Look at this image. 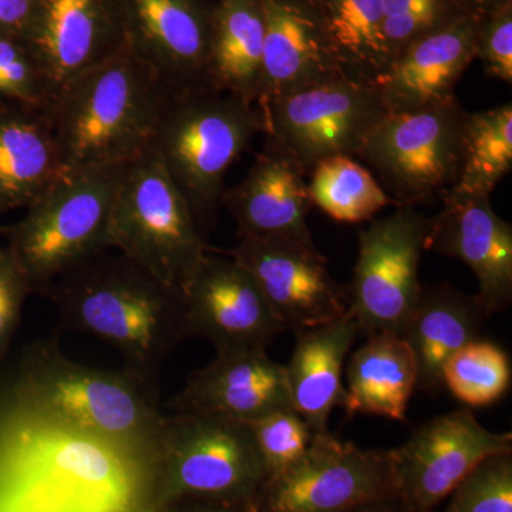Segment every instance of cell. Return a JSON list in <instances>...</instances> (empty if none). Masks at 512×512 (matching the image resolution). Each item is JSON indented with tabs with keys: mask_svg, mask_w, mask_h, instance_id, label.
Instances as JSON below:
<instances>
[{
	"mask_svg": "<svg viewBox=\"0 0 512 512\" xmlns=\"http://www.w3.org/2000/svg\"><path fill=\"white\" fill-rule=\"evenodd\" d=\"M215 0H121L126 43L173 96L211 89Z\"/></svg>",
	"mask_w": 512,
	"mask_h": 512,
	"instance_id": "14",
	"label": "cell"
},
{
	"mask_svg": "<svg viewBox=\"0 0 512 512\" xmlns=\"http://www.w3.org/2000/svg\"><path fill=\"white\" fill-rule=\"evenodd\" d=\"M458 2L470 15L483 18L487 13L493 12L494 9L500 8L512 0H458Z\"/></svg>",
	"mask_w": 512,
	"mask_h": 512,
	"instance_id": "39",
	"label": "cell"
},
{
	"mask_svg": "<svg viewBox=\"0 0 512 512\" xmlns=\"http://www.w3.org/2000/svg\"><path fill=\"white\" fill-rule=\"evenodd\" d=\"M340 72L377 86L387 70L382 36V0H311Z\"/></svg>",
	"mask_w": 512,
	"mask_h": 512,
	"instance_id": "27",
	"label": "cell"
},
{
	"mask_svg": "<svg viewBox=\"0 0 512 512\" xmlns=\"http://www.w3.org/2000/svg\"><path fill=\"white\" fill-rule=\"evenodd\" d=\"M127 164L64 175L25 217L0 229L33 295L46 296L57 279L111 249V215Z\"/></svg>",
	"mask_w": 512,
	"mask_h": 512,
	"instance_id": "4",
	"label": "cell"
},
{
	"mask_svg": "<svg viewBox=\"0 0 512 512\" xmlns=\"http://www.w3.org/2000/svg\"><path fill=\"white\" fill-rule=\"evenodd\" d=\"M204 507L194 512H262L258 501L255 500H211L202 498Z\"/></svg>",
	"mask_w": 512,
	"mask_h": 512,
	"instance_id": "38",
	"label": "cell"
},
{
	"mask_svg": "<svg viewBox=\"0 0 512 512\" xmlns=\"http://www.w3.org/2000/svg\"><path fill=\"white\" fill-rule=\"evenodd\" d=\"M151 457L171 500H255L265 480L248 424L214 414H164Z\"/></svg>",
	"mask_w": 512,
	"mask_h": 512,
	"instance_id": "8",
	"label": "cell"
},
{
	"mask_svg": "<svg viewBox=\"0 0 512 512\" xmlns=\"http://www.w3.org/2000/svg\"><path fill=\"white\" fill-rule=\"evenodd\" d=\"M264 16V74L258 107L309 87L346 79L311 0H259Z\"/></svg>",
	"mask_w": 512,
	"mask_h": 512,
	"instance_id": "18",
	"label": "cell"
},
{
	"mask_svg": "<svg viewBox=\"0 0 512 512\" xmlns=\"http://www.w3.org/2000/svg\"><path fill=\"white\" fill-rule=\"evenodd\" d=\"M353 512H406L402 505L397 503L396 500L379 501V503H373L365 505V507L357 508Z\"/></svg>",
	"mask_w": 512,
	"mask_h": 512,
	"instance_id": "40",
	"label": "cell"
},
{
	"mask_svg": "<svg viewBox=\"0 0 512 512\" xmlns=\"http://www.w3.org/2000/svg\"><path fill=\"white\" fill-rule=\"evenodd\" d=\"M46 298L63 328L109 343L123 369L154 389L165 360L190 339L184 296L121 254L94 256L57 279Z\"/></svg>",
	"mask_w": 512,
	"mask_h": 512,
	"instance_id": "2",
	"label": "cell"
},
{
	"mask_svg": "<svg viewBox=\"0 0 512 512\" xmlns=\"http://www.w3.org/2000/svg\"><path fill=\"white\" fill-rule=\"evenodd\" d=\"M171 96L127 43L64 84L49 107L64 173L147 153Z\"/></svg>",
	"mask_w": 512,
	"mask_h": 512,
	"instance_id": "3",
	"label": "cell"
},
{
	"mask_svg": "<svg viewBox=\"0 0 512 512\" xmlns=\"http://www.w3.org/2000/svg\"><path fill=\"white\" fill-rule=\"evenodd\" d=\"M477 16L421 37L390 63L376 89L387 113L424 109L453 99L456 86L476 60Z\"/></svg>",
	"mask_w": 512,
	"mask_h": 512,
	"instance_id": "21",
	"label": "cell"
},
{
	"mask_svg": "<svg viewBox=\"0 0 512 512\" xmlns=\"http://www.w3.org/2000/svg\"><path fill=\"white\" fill-rule=\"evenodd\" d=\"M464 16L473 15L458 0H382V36L387 69L416 40Z\"/></svg>",
	"mask_w": 512,
	"mask_h": 512,
	"instance_id": "31",
	"label": "cell"
},
{
	"mask_svg": "<svg viewBox=\"0 0 512 512\" xmlns=\"http://www.w3.org/2000/svg\"><path fill=\"white\" fill-rule=\"evenodd\" d=\"M443 512H512V453L481 461L448 495Z\"/></svg>",
	"mask_w": 512,
	"mask_h": 512,
	"instance_id": "34",
	"label": "cell"
},
{
	"mask_svg": "<svg viewBox=\"0 0 512 512\" xmlns=\"http://www.w3.org/2000/svg\"><path fill=\"white\" fill-rule=\"evenodd\" d=\"M15 402L37 429L96 441L128 460L153 454L164 417L157 389L124 369L74 362L57 336L36 340L23 352Z\"/></svg>",
	"mask_w": 512,
	"mask_h": 512,
	"instance_id": "1",
	"label": "cell"
},
{
	"mask_svg": "<svg viewBox=\"0 0 512 512\" xmlns=\"http://www.w3.org/2000/svg\"><path fill=\"white\" fill-rule=\"evenodd\" d=\"M184 302L190 339H207L217 353L266 352L285 330L254 279L231 256L208 252Z\"/></svg>",
	"mask_w": 512,
	"mask_h": 512,
	"instance_id": "15",
	"label": "cell"
},
{
	"mask_svg": "<svg viewBox=\"0 0 512 512\" xmlns=\"http://www.w3.org/2000/svg\"><path fill=\"white\" fill-rule=\"evenodd\" d=\"M222 205L238 225V237L275 238L316 247L308 225L309 198L305 174L265 141L247 177L225 191Z\"/></svg>",
	"mask_w": 512,
	"mask_h": 512,
	"instance_id": "20",
	"label": "cell"
},
{
	"mask_svg": "<svg viewBox=\"0 0 512 512\" xmlns=\"http://www.w3.org/2000/svg\"><path fill=\"white\" fill-rule=\"evenodd\" d=\"M264 131L258 107L232 94L202 89L171 96L151 150L183 194L198 228L215 220L229 167Z\"/></svg>",
	"mask_w": 512,
	"mask_h": 512,
	"instance_id": "5",
	"label": "cell"
},
{
	"mask_svg": "<svg viewBox=\"0 0 512 512\" xmlns=\"http://www.w3.org/2000/svg\"><path fill=\"white\" fill-rule=\"evenodd\" d=\"M25 40L56 97L64 84L126 45L121 0H40Z\"/></svg>",
	"mask_w": 512,
	"mask_h": 512,
	"instance_id": "17",
	"label": "cell"
},
{
	"mask_svg": "<svg viewBox=\"0 0 512 512\" xmlns=\"http://www.w3.org/2000/svg\"><path fill=\"white\" fill-rule=\"evenodd\" d=\"M59 512H93V511L84 510V508H79V507H64V508H60Z\"/></svg>",
	"mask_w": 512,
	"mask_h": 512,
	"instance_id": "41",
	"label": "cell"
},
{
	"mask_svg": "<svg viewBox=\"0 0 512 512\" xmlns=\"http://www.w3.org/2000/svg\"><path fill=\"white\" fill-rule=\"evenodd\" d=\"M39 2L40 0H0V33L25 39Z\"/></svg>",
	"mask_w": 512,
	"mask_h": 512,
	"instance_id": "37",
	"label": "cell"
},
{
	"mask_svg": "<svg viewBox=\"0 0 512 512\" xmlns=\"http://www.w3.org/2000/svg\"><path fill=\"white\" fill-rule=\"evenodd\" d=\"M430 222L414 207H396L359 232V255L348 291L349 313L359 332L402 335L423 288L419 269Z\"/></svg>",
	"mask_w": 512,
	"mask_h": 512,
	"instance_id": "10",
	"label": "cell"
},
{
	"mask_svg": "<svg viewBox=\"0 0 512 512\" xmlns=\"http://www.w3.org/2000/svg\"><path fill=\"white\" fill-rule=\"evenodd\" d=\"M53 99L52 84L26 40L0 33V104L49 109Z\"/></svg>",
	"mask_w": 512,
	"mask_h": 512,
	"instance_id": "33",
	"label": "cell"
},
{
	"mask_svg": "<svg viewBox=\"0 0 512 512\" xmlns=\"http://www.w3.org/2000/svg\"><path fill=\"white\" fill-rule=\"evenodd\" d=\"M466 113L457 96L424 109L387 113L355 158L375 171L399 207L443 198L460 177Z\"/></svg>",
	"mask_w": 512,
	"mask_h": 512,
	"instance_id": "7",
	"label": "cell"
},
{
	"mask_svg": "<svg viewBox=\"0 0 512 512\" xmlns=\"http://www.w3.org/2000/svg\"><path fill=\"white\" fill-rule=\"evenodd\" d=\"M359 328L350 313L326 325L296 332L291 359L285 366L292 409L313 433L328 431L330 414L342 406L346 356Z\"/></svg>",
	"mask_w": 512,
	"mask_h": 512,
	"instance_id": "24",
	"label": "cell"
},
{
	"mask_svg": "<svg viewBox=\"0 0 512 512\" xmlns=\"http://www.w3.org/2000/svg\"><path fill=\"white\" fill-rule=\"evenodd\" d=\"M30 295L32 289L15 259L5 245H0V360L8 353Z\"/></svg>",
	"mask_w": 512,
	"mask_h": 512,
	"instance_id": "36",
	"label": "cell"
},
{
	"mask_svg": "<svg viewBox=\"0 0 512 512\" xmlns=\"http://www.w3.org/2000/svg\"><path fill=\"white\" fill-rule=\"evenodd\" d=\"M229 256L251 275L285 330L316 328L349 312L346 289L316 247L275 238L238 237Z\"/></svg>",
	"mask_w": 512,
	"mask_h": 512,
	"instance_id": "13",
	"label": "cell"
},
{
	"mask_svg": "<svg viewBox=\"0 0 512 512\" xmlns=\"http://www.w3.org/2000/svg\"><path fill=\"white\" fill-rule=\"evenodd\" d=\"M386 114L375 86L336 79L279 97L262 116L265 141L308 175L325 158H355Z\"/></svg>",
	"mask_w": 512,
	"mask_h": 512,
	"instance_id": "9",
	"label": "cell"
},
{
	"mask_svg": "<svg viewBox=\"0 0 512 512\" xmlns=\"http://www.w3.org/2000/svg\"><path fill=\"white\" fill-rule=\"evenodd\" d=\"M396 500L390 450H365L329 431L313 434L302 458L266 478L259 490L262 512H353Z\"/></svg>",
	"mask_w": 512,
	"mask_h": 512,
	"instance_id": "11",
	"label": "cell"
},
{
	"mask_svg": "<svg viewBox=\"0 0 512 512\" xmlns=\"http://www.w3.org/2000/svg\"><path fill=\"white\" fill-rule=\"evenodd\" d=\"M503 453H512V434L488 430L470 409L434 417L390 450L396 501L433 512L481 461Z\"/></svg>",
	"mask_w": 512,
	"mask_h": 512,
	"instance_id": "12",
	"label": "cell"
},
{
	"mask_svg": "<svg viewBox=\"0 0 512 512\" xmlns=\"http://www.w3.org/2000/svg\"><path fill=\"white\" fill-rule=\"evenodd\" d=\"M487 318L477 296L447 284L423 285L402 332L416 360L417 389L431 394L444 389V366L458 350L480 339Z\"/></svg>",
	"mask_w": 512,
	"mask_h": 512,
	"instance_id": "23",
	"label": "cell"
},
{
	"mask_svg": "<svg viewBox=\"0 0 512 512\" xmlns=\"http://www.w3.org/2000/svg\"><path fill=\"white\" fill-rule=\"evenodd\" d=\"M247 424L264 468L265 480L279 476L302 458L315 434L292 407L275 410Z\"/></svg>",
	"mask_w": 512,
	"mask_h": 512,
	"instance_id": "32",
	"label": "cell"
},
{
	"mask_svg": "<svg viewBox=\"0 0 512 512\" xmlns=\"http://www.w3.org/2000/svg\"><path fill=\"white\" fill-rule=\"evenodd\" d=\"M110 242L111 249L183 296L208 254L187 201L151 148L127 164Z\"/></svg>",
	"mask_w": 512,
	"mask_h": 512,
	"instance_id": "6",
	"label": "cell"
},
{
	"mask_svg": "<svg viewBox=\"0 0 512 512\" xmlns=\"http://www.w3.org/2000/svg\"><path fill=\"white\" fill-rule=\"evenodd\" d=\"M312 205L339 222L359 224L386 207H399L375 175L356 158L335 156L319 161L308 184Z\"/></svg>",
	"mask_w": 512,
	"mask_h": 512,
	"instance_id": "28",
	"label": "cell"
},
{
	"mask_svg": "<svg viewBox=\"0 0 512 512\" xmlns=\"http://www.w3.org/2000/svg\"><path fill=\"white\" fill-rule=\"evenodd\" d=\"M64 175L49 109L0 104V212L28 210Z\"/></svg>",
	"mask_w": 512,
	"mask_h": 512,
	"instance_id": "22",
	"label": "cell"
},
{
	"mask_svg": "<svg viewBox=\"0 0 512 512\" xmlns=\"http://www.w3.org/2000/svg\"><path fill=\"white\" fill-rule=\"evenodd\" d=\"M264 74V16L259 0H215L208 86L258 104Z\"/></svg>",
	"mask_w": 512,
	"mask_h": 512,
	"instance_id": "26",
	"label": "cell"
},
{
	"mask_svg": "<svg viewBox=\"0 0 512 512\" xmlns=\"http://www.w3.org/2000/svg\"><path fill=\"white\" fill-rule=\"evenodd\" d=\"M171 412L214 414L248 423L292 407L285 366L259 352L217 353L171 400Z\"/></svg>",
	"mask_w": 512,
	"mask_h": 512,
	"instance_id": "19",
	"label": "cell"
},
{
	"mask_svg": "<svg viewBox=\"0 0 512 512\" xmlns=\"http://www.w3.org/2000/svg\"><path fill=\"white\" fill-rule=\"evenodd\" d=\"M511 360L497 343L477 339L448 360L443 387L470 407L490 406L510 390Z\"/></svg>",
	"mask_w": 512,
	"mask_h": 512,
	"instance_id": "30",
	"label": "cell"
},
{
	"mask_svg": "<svg viewBox=\"0 0 512 512\" xmlns=\"http://www.w3.org/2000/svg\"><path fill=\"white\" fill-rule=\"evenodd\" d=\"M512 170V104L466 113L463 161L454 190L491 195Z\"/></svg>",
	"mask_w": 512,
	"mask_h": 512,
	"instance_id": "29",
	"label": "cell"
},
{
	"mask_svg": "<svg viewBox=\"0 0 512 512\" xmlns=\"http://www.w3.org/2000/svg\"><path fill=\"white\" fill-rule=\"evenodd\" d=\"M476 59L483 63L488 76L512 83V2L480 19Z\"/></svg>",
	"mask_w": 512,
	"mask_h": 512,
	"instance_id": "35",
	"label": "cell"
},
{
	"mask_svg": "<svg viewBox=\"0 0 512 512\" xmlns=\"http://www.w3.org/2000/svg\"><path fill=\"white\" fill-rule=\"evenodd\" d=\"M431 218L427 249L458 259L476 275L478 301L488 316L512 302V227L498 217L490 195L451 188Z\"/></svg>",
	"mask_w": 512,
	"mask_h": 512,
	"instance_id": "16",
	"label": "cell"
},
{
	"mask_svg": "<svg viewBox=\"0 0 512 512\" xmlns=\"http://www.w3.org/2000/svg\"><path fill=\"white\" fill-rule=\"evenodd\" d=\"M346 376L342 407L348 416L367 414L406 423L417 390V365L402 335L369 336L350 359Z\"/></svg>",
	"mask_w": 512,
	"mask_h": 512,
	"instance_id": "25",
	"label": "cell"
}]
</instances>
